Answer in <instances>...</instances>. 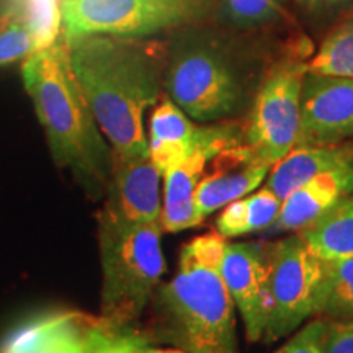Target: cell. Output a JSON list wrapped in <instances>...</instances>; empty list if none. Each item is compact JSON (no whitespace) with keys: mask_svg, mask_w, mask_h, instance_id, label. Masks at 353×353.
Instances as JSON below:
<instances>
[{"mask_svg":"<svg viewBox=\"0 0 353 353\" xmlns=\"http://www.w3.org/2000/svg\"><path fill=\"white\" fill-rule=\"evenodd\" d=\"M64 39L74 76L114 156H148L144 117L165 87L157 44L112 34Z\"/></svg>","mask_w":353,"mask_h":353,"instance_id":"1","label":"cell"},{"mask_svg":"<svg viewBox=\"0 0 353 353\" xmlns=\"http://www.w3.org/2000/svg\"><path fill=\"white\" fill-rule=\"evenodd\" d=\"M21 77L56 164L72 172L90 195L103 196L113 149L74 76L63 34L26 57Z\"/></svg>","mask_w":353,"mask_h":353,"instance_id":"2","label":"cell"},{"mask_svg":"<svg viewBox=\"0 0 353 353\" xmlns=\"http://www.w3.org/2000/svg\"><path fill=\"white\" fill-rule=\"evenodd\" d=\"M226 244L213 231L182 247L174 278L151 299L154 330L164 342L187 353H239L236 306L221 273Z\"/></svg>","mask_w":353,"mask_h":353,"instance_id":"3","label":"cell"},{"mask_svg":"<svg viewBox=\"0 0 353 353\" xmlns=\"http://www.w3.org/2000/svg\"><path fill=\"white\" fill-rule=\"evenodd\" d=\"M162 232L159 221L130 224L100 211L101 319L131 325L151 303L165 273Z\"/></svg>","mask_w":353,"mask_h":353,"instance_id":"4","label":"cell"},{"mask_svg":"<svg viewBox=\"0 0 353 353\" xmlns=\"http://www.w3.org/2000/svg\"><path fill=\"white\" fill-rule=\"evenodd\" d=\"M259 87L252 65L210 41L182 44L165 68L167 95L192 120L201 123L244 112Z\"/></svg>","mask_w":353,"mask_h":353,"instance_id":"5","label":"cell"},{"mask_svg":"<svg viewBox=\"0 0 353 353\" xmlns=\"http://www.w3.org/2000/svg\"><path fill=\"white\" fill-rule=\"evenodd\" d=\"M307 63L285 57L265 74L250 105L249 128L242 144L250 161L275 162L301 145V92Z\"/></svg>","mask_w":353,"mask_h":353,"instance_id":"6","label":"cell"},{"mask_svg":"<svg viewBox=\"0 0 353 353\" xmlns=\"http://www.w3.org/2000/svg\"><path fill=\"white\" fill-rule=\"evenodd\" d=\"M211 0H61V34L145 38L201 19Z\"/></svg>","mask_w":353,"mask_h":353,"instance_id":"7","label":"cell"},{"mask_svg":"<svg viewBox=\"0 0 353 353\" xmlns=\"http://www.w3.org/2000/svg\"><path fill=\"white\" fill-rule=\"evenodd\" d=\"M272 311L265 343L293 334L316 316L317 298L324 276V260L317 257L298 232L270 242Z\"/></svg>","mask_w":353,"mask_h":353,"instance_id":"8","label":"cell"},{"mask_svg":"<svg viewBox=\"0 0 353 353\" xmlns=\"http://www.w3.org/2000/svg\"><path fill=\"white\" fill-rule=\"evenodd\" d=\"M221 273L244 322L247 341H263L272 311L270 241L228 242Z\"/></svg>","mask_w":353,"mask_h":353,"instance_id":"9","label":"cell"},{"mask_svg":"<svg viewBox=\"0 0 353 353\" xmlns=\"http://www.w3.org/2000/svg\"><path fill=\"white\" fill-rule=\"evenodd\" d=\"M237 144H241V136L236 128L196 125L170 97L159 100L151 113L148 151L162 175L200 149H213L221 154Z\"/></svg>","mask_w":353,"mask_h":353,"instance_id":"10","label":"cell"},{"mask_svg":"<svg viewBox=\"0 0 353 353\" xmlns=\"http://www.w3.org/2000/svg\"><path fill=\"white\" fill-rule=\"evenodd\" d=\"M301 145L339 144L353 134V79L307 72L301 92Z\"/></svg>","mask_w":353,"mask_h":353,"instance_id":"11","label":"cell"},{"mask_svg":"<svg viewBox=\"0 0 353 353\" xmlns=\"http://www.w3.org/2000/svg\"><path fill=\"white\" fill-rule=\"evenodd\" d=\"M162 176L149 154L114 156L101 211L123 223H157L162 211Z\"/></svg>","mask_w":353,"mask_h":353,"instance_id":"12","label":"cell"},{"mask_svg":"<svg viewBox=\"0 0 353 353\" xmlns=\"http://www.w3.org/2000/svg\"><path fill=\"white\" fill-rule=\"evenodd\" d=\"M352 193L353 162L322 172L281 200L278 218L265 232L275 236L303 231Z\"/></svg>","mask_w":353,"mask_h":353,"instance_id":"13","label":"cell"},{"mask_svg":"<svg viewBox=\"0 0 353 353\" xmlns=\"http://www.w3.org/2000/svg\"><path fill=\"white\" fill-rule=\"evenodd\" d=\"M213 161L218 167L211 174L203 175L195 195L198 214L203 221L229 203L260 188L272 169L270 165L250 161L242 143L223 151Z\"/></svg>","mask_w":353,"mask_h":353,"instance_id":"14","label":"cell"},{"mask_svg":"<svg viewBox=\"0 0 353 353\" xmlns=\"http://www.w3.org/2000/svg\"><path fill=\"white\" fill-rule=\"evenodd\" d=\"M216 156H219V152L213 149H200L165 172L162 176V211L159 218L162 231L180 232L203 223L195 205V195L206 165Z\"/></svg>","mask_w":353,"mask_h":353,"instance_id":"15","label":"cell"},{"mask_svg":"<svg viewBox=\"0 0 353 353\" xmlns=\"http://www.w3.org/2000/svg\"><path fill=\"white\" fill-rule=\"evenodd\" d=\"M348 162H353L352 144L299 145L272 165L265 187L270 188L280 200H285L293 190L312 176Z\"/></svg>","mask_w":353,"mask_h":353,"instance_id":"16","label":"cell"},{"mask_svg":"<svg viewBox=\"0 0 353 353\" xmlns=\"http://www.w3.org/2000/svg\"><path fill=\"white\" fill-rule=\"evenodd\" d=\"M298 234L322 260L353 257V193Z\"/></svg>","mask_w":353,"mask_h":353,"instance_id":"17","label":"cell"},{"mask_svg":"<svg viewBox=\"0 0 353 353\" xmlns=\"http://www.w3.org/2000/svg\"><path fill=\"white\" fill-rule=\"evenodd\" d=\"M280 208L281 200L270 188H257L224 206L216 219L214 231L224 239H236L247 234L267 231L275 223Z\"/></svg>","mask_w":353,"mask_h":353,"instance_id":"18","label":"cell"},{"mask_svg":"<svg viewBox=\"0 0 353 353\" xmlns=\"http://www.w3.org/2000/svg\"><path fill=\"white\" fill-rule=\"evenodd\" d=\"M316 316L327 321L353 319V257L324 260Z\"/></svg>","mask_w":353,"mask_h":353,"instance_id":"19","label":"cell"},{"mask_svg":"<svg viewBox=\"0 0 353 353\" xmlns=\"http://www.w3.org/2000/svg\"><path fill=\"white\" fill-rule=\"evenodd\" d=\"M307 72L353 79V20L343 21L322 41L307 63Z\"/></svg>","mask_w":353,"mask_h":353,"instance_id":"20","label":"cell"},{"mask_svg":"<svg viewBox=\"0 0 353 353\" xmlns=\"http://www.w3.org/2000/svg\"><path fill=\"white\" fill-rule=\"evenodd\" d=\"M151 339L132 325H114L97 317L83 337L82 353H144Z\"/></svg>","mask_w":353,"mask_h":353,"instance_id":"21","label":"cell"},{"mask_svg":"<svg viewBox=\"0 0 353 353\" xmlns=\"http://www.w3.org/2000/svg\"><path fill=\"white\" fill-rule=\"evenodd\" d=\"M76 311L41 314L12 330L0 345V353H38Z\"/></svg>","mask_w":353,"mask_h":353,"instance_id":"22","label":"cell"},{"mask_svg":"<svg viewBox=\"0 0 353 353\" xmlns=\"http://www.w3.org/2000/svg\"><path fill=\"white\" fill-rule=\"evenodd\" d=\"M46 44L33 26L23 21H12L0 28V65L26 59Z\"/></svg>","mask_w":353,"mask_h":353,"instance_id":"23","label":"cell"},{"mask_svg":"<svg viewBox=\"0 0 353 353\" xmlns=\"http://www.w3.org/2000/svg\"><path fill=\"white\" fill-rule=\"evenodd\" d=\"M223 7L231 23L249 28L275 20L280 0H223Z\"/></svg>","mask_w":353,"mask_h":353,"instance_id":"24","label":"cell"},{"mask_svg":"<svg viewBox=\"0 0 353 353\" xmlns=\"http://www.w3.org/2000/svg\"><path fill=\"white\" fill-rule=\"evenodd\" d=\"M95 319V316L76 311L38 353H82L83 337Z\"/></svg>","mask_w":353,"mask_h":353,"instance_id":"25","label":"cell"},{"mask_svg":"<svg viewBox=\"0 0 353 353\" xmlns=\"http://www.w3.org/2000/svg\"><path fill=\"white\" fill-rule=\"evenodd\" d=\"M325 334H327V321L317 316L296 330L288 342L276 348L273 353H325Z\"/></svg>","mask_w":353,"mask_h":353,"instance_id":"26","label":"cell"},{"mask_svg":"<svg viewBox=\"0 0 353 353\" xmlns=\"http://www.w3.org/2000/svg\"><path fill=\"white\" fill-rule=\"evenodd\" d=\"M325 353H353V319L327 321Z\"/></svg>","mask_w":353,"mask_h":353,"instance_id":"27","label":"cell"},{"mask_svg":"<svg viewBox=\"0 0 353 353\" xmlns=\"http://www.w3.org/2000/svg\"><path fill=\"white\" fill-rule=\"evenodd\" d=\"M353 0H304L309 10L312 12H324V10H334V8L348 6Z\"/></svg>","mask_w":353,"mask_h":353,"instance_id":"28","label":"cell"},{"mask_svg":"<svg viewBox=\"0 0 353 353\" xmlns=\"http://www.w3.org/2000/svg\"><path fill=\"white\" fill-rule=\"evenodd\" d=\"M144 353H187L183 350H180V348L176 347H170V348H157V347H152L149 345L148 348H145Z\"/></svg>","mask_w":353,"mask_h":353,"instance_id":"29","label":"cell"}]
</instances>
